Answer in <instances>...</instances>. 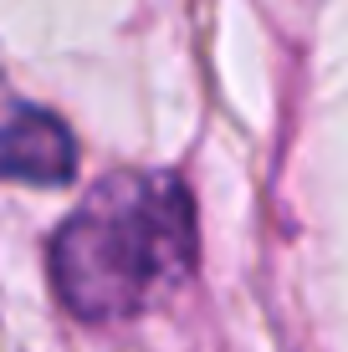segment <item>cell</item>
Segmentation results:
<instances>
[{"instance_id": "2", "label": "cell", "mask_w": 348, "mask_h": 352, "mask_svg": "<svg viewBox=\"0 0 348 352\" xmlns=\"http://www.w3.org/2000/svg\"><path fill=\"white\" fill-rule=\"evenodd\" d=\"M77 168V138L46 107L16 102L6 118V174L21 184H67Z\"/></svg>"}, {"instance_id": "1", "label": "cell", "mask_w": 348, "mask_h": 352, "mask_svg": "<svg viewBox=\"0 0 348 352\" xmlns=\"http://www.w3.org/2000/svg\"><path fill=\"white\" fill-rule=\"evenodd\" d=\"M195 199L170 168H113L46 245L57 301L88 327L134 322L195 276Z\"/></svg>"}]
</instances>
